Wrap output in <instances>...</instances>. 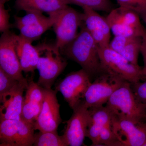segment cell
Returning a JSON list of instances; mask_svg holds the SVG:
<instances>
[{
	"mask_svg": "<svg viewBox=\"0 0 146 146\" xmlns=\"http://www.w3.org/2000/svg\"><path fill=\"white\" fill-rule=\"evenodd\" d=\"M102 73H108L130 83L145 79L143 68L131 63L108 46L99 47Z\"/></svg>",
	"mask_w": 146,
	"mask_h": 146,
	"instance_id": "7a4b0ae2",
	"label": "cell"
},
{
	"mask_svg": "<svg viewBox=\"0 0 146 146\" xmlns=\"http://www.w3.org/2000/svg\"><path fill=\"white\" fill-rule=\"evenodd\" d=\"M32 43L20 35H17V54L22 70L26 73H34L39 59V50Z\"/></svg>",
	"mask_w": 146,
	"mask_h": 146,
	"instance_id": "ac0fdd59",
	"label": "cell"
},
{
	"mask_svg": "<svg viewBox=\"0 0 146 146\" xmlns=\"http://www.w3.org/2000/svg\"><path fill=\"white\" fill-rule=\"evenodd\" d=\"M33 146H66L62 136L57 131H40L35 134Z\"/></svg>",
	"mask_w": 146,
	"mask_h": 146,
	"instance_id": "44dd1931",
	"label": "cell"
},
{
	"mask_svg": "<svg viewBox=\"0 0 146 146\" xmlns=\"http://www.w3.org/2000/svg\"><path fill=\"white\" fill-rule=\"evenodd\" d=\"M9 0H0V3H3L5 4Z\"/></svg>",
	"mask_w": 146,
	"mask_h": 146,
	"instance_id": "1f68e13d",
	"label": "cell"
},
{
	"mask_svg": "<svg viewBox=\"0 0 146 146\" xmlns=\"http://www.w3.org/2000/svg\"><path fill=\"white\" fill-rule=\"evenodd\" d=\"M36 47L39 53L36 66L39 73L37 83L44 89H51L56 79L67 66V60L54 45L44 43Z\"/></svg>",
	"mask_w": 146,
	"mask_h": 146,
	"instance_id": "277c9868",
	"label": "cell"
},
{
	"mask_svg": "<svg viewBox=\"0 0 146 146\" xmlns=\"http://www.w3.org/2000/svg\"><path fill=\"white\" fill-rule=\"evenodd\" d=\"M69 4L67 0H16L15 7L19 11L46 13L49 15Z\"/></svg>",
	"mask_w": 146,
	"mask_h": 146,
	"instance_id": "d6986e66",
	"label": "cell"
},
{
	"mask_svg": "<svg viewBox=\"0 0 146 146\" xmlns=\"http://www.w3.org/2000/svg\"><path fill=\"white\" fill-rule=\"evenodd\" d=\"M130 84L137 102L146 115V80Z\"/></svg>",
	"mask_w": 146,
	"mask_h": 146,
	"instance_id": "cb8c5ba5",
	"label": "cell"
},
{
	"mask_svg": "<svg viewBox=\"0 0 146 146\" xmlns=\"http://www.w3.org/2000/svg\"><path fill=\"white\" fill-rule=\"evenodd\" d=\"M143 146H146V142L145 143H144Z\"/></svg>",
	"mask_w": 146,
	"mask_h": 146,
	"instance_id": "d6a6232c",
	"label": "cell"
},
{
	"mask_svg": "<svg viewBox=\"0 0 146 146\" xmlns=\"http://www.w3.org/2000/svg\"><path fill=\"white\" fill-rule=\"evenodd\" d=\"M69 4L75 5L82 8L91 9L96 11L109 13L114 9L110 0H67Z\"/></svg>",
	"mask_w": 146,
	"mask_h": 146,
	"instance_id": "7402d4cb",
	"label": "cell"
},
{
	"mask_svg": "<svg viewBox=\"0 0 146 146\" xmlns=\"http://www.w3.org/2000/svg\"><path fill=\"white\" fill-rule=\"evenodd\" d=\"M142 125H143V127L144 129H145V130L146 131V119L145 120H144L143 121L142 123Z\"/></svg>",
	"mask_w": 146,
	"mask_h": 146,
	"instance_id": "f546056e",
	"label": "cell"
},
{
	"mask_svg": "<svg viewBox=\"0 0 146 146\" xmlns=\"http://www.w3.org/2000/svg\"><path fill=\"white\" fill-rule=\"evenodd\" d=\"M5 4L0 3V31L2 33L9 31L11 26L9 23L10 15L9 10L5 8Z\"/></svg>",
	"mask_w": 146,
	"mask_h": 146,
	"instance_id": "4316f807",
	"label": "cell"
},
{
	"mask_svg": "<svg viewBox=\"0 0 146 146\" xmlns=\"http://www.w3.org/2000/svg\"><path fill=\"white\" fill-rule=\"evenodd\" d=\"M119 146V143L113 129L112 123L105 126L102 129L97 146Z\"/></svg>",
	"mask_w": 146,
	"mask_h": 146,
	"instance_id": "603a6c76",
	"label": "cell"
},
{
	"mask_svg": "<svg viewBox=\"0 0 146 146\" xmlns=\"http://www.w3.org/2000/svg\"><path fill=\"white\" fill-rule=\"evenodd\" d=\"M106 106L113 117L118 119L129 120L138 123L146 118V114L137 102L131 84L128 82L113 93Z\"/></svg>",
	"mask_w": 146,
	"mask_h": 146,
	"instance_id": "3957f363",
	"label": "cell"
},
{
	"mask_svg": "<svg viewBox=\"0 0 146 146\" xmlns=\"http://www.w3.org/2000/svg\"><path fill=\"white\" fill-rule=\"evenodd\" d=\"M83 23L99 47L108 46L111 37V29L106 18L96 11L82 8Z\"/></svg>",
	"mask_w": 146,
	"mask_h": 146,
	"instance_id": "5bb4252c",
	"label": "cell"
},
{
	"mask_svg": "<svg viewBox=\"0 0 146 146\" xmlns=\"http://www.w3.org/2000/svg\"><path fill=\"white\" fill-rule=\"evenodd\" d=\"M142 36H114L109 47L126 58L131 63L138 65Z\"/></svg>",
	"mask_w": 146,
	"mask_h": 146,
	"instance_id": "e0dca14e",
	"label": "cell"
},
{
	"mask_svg": "<svg viewBox=\"0 0 146 146\" xmlns=\"http://www.w3.org/2000/svg\"><path fill=\"white\" fill-rule=\"evenodd\" d=\"M20 82H22L11 77L0 69V97L8 93Z\"/></svg>",
	"mask_w": 146,
	"mask_h": 146,
	"instance_id": "d4e9b609",
	"label": "cell"
},
{
	"mask_svg": "<svg viewBox=\"0 0 146 146\" xmlns=\"http://www.w3.org/2000/svg\"><path fill=\"white\" fill-rule=\"evenodd\" d=\"M60 52L67 58L78 63L91 78L97 77L102 73L98 45L83 23L76 36Z\"/></svg>",
	"mask_w": 146,
	"mask_h": 146,
	"instance_id": "6da1fadb",
	"label": "cell"
},
{
	"mask_svg": "<svg viewBox=\"0 0 146 146\" xmlns=\"http://www.w3.org/2000/svg\"><path fill=\"white\" fill-rule=\"evenodd\" d=\"M112 127L119 146H143L146 142V131L142 122L113 117Z\"/></svg>",
	"mask_w": 146,
	"mask_h": 146,
	"instance_id": "4fadbf2b",
	"label": "cell"
},
{
	"mask_svg": "<svg viewBox=\"0 0 146 146\" xmlns=\"http://www.w3.org/2000/svg\"><path fill=\"white\" fill-rule=\"evenodd\" d=\"M55 90L44 88V98L42 110L34 123L35 130L40 131H57L62 122L60 104Z\"/></svg>",
	"mask_w": 146,
	"mask_h": 146,
	"instance_id": "7c38bea8",
	"label": "cell"
},
{
	"mask_svg": "<svg viewBox=\"0 0 146 146\" xmlns=\"http://www.w3.org/2000/svg\"><path fill=\"white\" fill-rule=\"evenodd\" d=\"M139 16L141 17V20L143 21L146 26V11L140 13Z\"/></svg>",
	"mask_w": 146,
	"mask_h": 146,
	"instance_id": "f1b7e54d",
	"label": "cell"
},
{
	"mask_svg": "<svg viewBox=\"0 0 146 146\" xmlns=\"http://www.w3.org/2000/svg\"><path fill=\"white\" fill-rule=\"evenodd\" d=\"M34 124L25 120H0V146L33 145Z\"/></svg>",
	"mask_w": 146,
	"mask_h": 146,
	"instance_id": "ba28073f",
	"label": "cell"
},
{
	"mask_svg": "<svg viewBox=\"0 0 146 146\" xmlns=\"http://www.w3.org/2000/svg\"><path fill=\"white\" fill-rule=\"evenodd\" d=\"M55 14L56 12L52 13L44 20L18 28L17 29L20 31L19 35L32 42L37 40L52 27L55 20Z\"/></svg>",
	"mask_w": 146,
	"mask_h": 146,
	"instance_id": "ffe728a7",
	"label": "cell"
},
{
	"mask_svg": "<svg viewBox=\"0 0 146 146\" xmlns=\"http://www.w3.org/2000/svg\"><path fill=\"white\" fill-rule=\"evenodd\" d=\"M141 53L143 56L144 63L143 68L146 69V32L142 36Z\"/></svg>",
	"mask_w": 146,
	"mask_h": 146,
	"instance_id": "83f0119b",
	"label": "cell"
},
{
	"mask_svg": "<svg viewBox=\"0 0 146 146\" xmlns=\"http://www.w3.org/2000/svg\"><path fill=\"white\" fill-rule=\"evenodd\" d=\"M91 78L83 69L72 72L56 83L55 90L62 94L64 100L74 110L83 101L85 93L92 83Z\"/></svg>",
	"mask_w": 146,
	"mask_h": 146,
	"instance_id": "52a82bcc",
	"label": "cell"
},
{
	"mask_svg": "<svg viewBox=\"0 0 146 146\" xmlns=\"http://www.w3.org/2000/svg\"><path fill=\"white\" fill-rule=\"evenodd\" d=\"M106 18L114 36H143L146 32L139 14L130 9H113Z\"/></svg>",
	"mask_w": 146,
	"mask_h": 146,
	"instance_id": "8992f818",
	"label": "cell"
},
{
	"mask_svg": "<svg viewBox=\"0 0 146 146\" xmlns=\"http://www.w3.org/2000/svg\"><path fill=\"white\" fill-rule=\"evenodd\" d=\"M125 82L127 81L108 73H101L87 89L83 100L84 105L88 108L103 106Z\"/></svg>",
	"mask_w": 146,
	"mask_h": 146,
	"instance_id": "9c48e42d",
	"label": "cell"
},
{
	"mask_svg": "<svg viewBox=\"0 0 146 146\" xmlns=\"http://www.w3.org/2000/svg\"><path fill=\"white\" fill-rule=\"evenodd\" d=\"M28 83L20 82L8 93L0 97V120L21 119L25 98L24 92Z\"/></svg>",
	"mask_w": 146,
	"mask_h": 146,
	"instance_id": "2e32d148",
	"label": "cell"
},
{
	"mask_svg": "<svg viewBox=\"0 0 146 146\" xmlns=\"http://www.w3.org/2000/svg\"><path fill=\"white\" fill-rule=\"evenodd\" d=\"M17 35L10 31L2 33L0 39V69L21 82L28 83L24 77L16 49Z\"/></svg>",
	"mask_w": 146,
	"mask_h": 146,
	"instance_id": "30bf717a",
	"label": "cell"
},
{
	"mask_svg": "<svg viewBox=\"0 0 146 146\" xmlns=\"http://www.w3.org/2000/svg\"><path fill=\"white\" fill-rule=\"evenodd\" d=\"M83 23V14L69 6L56 12L52 26L56 40L54 46L60 51L74 39Z\"/></svg>",
	"mask_w": 146,
	"mask_h": 146,
	"instance_id": "5b68a950",
	"label": "cell"
},
{
	"mask_svg": "<svg viewBox=\"0 0 146 146\" xmlns=\"http://www.w3.org/2000/svg\"><path fill=\"white\" fill-rule=\"evenodd\" d=\"M143 74L145 78L146 79V68H143Z\"/></svg>",
	"mask_w": 146,
	"mask_h": 146,
	"instance_id": "4dcf8cb0",
	"label": "cell"
},
{
	"mask_svg": "<svg viewBox=\"0 0 146 146\" xmlns=\"http://www.w3.org/2000/svg\"><path fill=\"white\" fill-rule=\"evenodd\" d=\"M119 7L133 11L140 14L146 11V0H116Z\"/></svg>",
	"mask_w": 146,
	"mask_h": 146,
	"instance_id": "484cf974",
	"label": "cell"
},
{
	"mask_svg": "<svg viewBox=\"0 0 146 146\" xmlns=\"http://www.w3.org/2000/svg\"><path fill=\"white\" fill-rule=\"evenodd\" d=\"M28 82L21 119L34 124L43 106L44 88L35 82L33 78L28 79Z\"/></svg>",
	"mask_w": 146,
	"mask_h": 146,
	"instance_id": "9a60e30c",
	"label": "cell"
},
{
	"mask_svg": "<svg viewBox=\"0 0 146 146\" xmlns=\"http://www.w3.org/2000/svg\"><path fill=\"white\" fill-rule=\"evenodd\" d=\"M73 110L72 116L65 122L66 127L62 136L66 146L84 145L89 125V109L83 101Z\"/></svg>",
	"mask_w": 146,
	"mask_h": 146,
	"instance_id": "8fae6325",
	"label": "cell"
}]
</instances>
